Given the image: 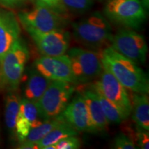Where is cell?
Returning a JSON list of instances; mask_svg holds the SVG:
<instances>
[{"label":"cell","instance_id":"6da1fadb","mask_svg":"<svg viewBox=\"0 0 149 149\" xmlns=\"http://www.w3.org/2000/svg\"><path fill=\"white\" fill-rule=\"evenodd\" d=\"M103 66L107 68L128 90L148 94V74L135 61L121 55L111 46L100 52Z\"/></svg>","mask_w":149,"mask_h":149},{"label":"cell","instance_id":"7a4b0ae2","mask_svg":"<svg viewBox=\"0 0 149 149\" xmlns=\"http://www.w3.org/2000/svg\"><path fill=\"white\" fill-rule=\"evenodd\" d=\"M75 40L88 49L101 52L111 44L112 27L107 18L99 11L72 24Z\"/></svg>","mask_w":149,"mask_h":149},{"label":"cell","instance_id":"3957f363","mask_svg":"<svg viewBox=\"0 0 149 149\" xmlns=\"http://www.w3.org/2000/svg\"><path fill=\"white\" fill-rule=\"evenodd\" d=\"M30 57L26 43L19 38L0 58V88L17 91Z\"/></svg>","mask_w":149,"mask_h":149},{"label":"cell","instance_id":"277c9868","mask_svg":"<svg viewBox=\"0 0 149 149\" xmlns=\"http://www.w3.org/2000/svg\"><path fill=\"white\" fill-rule=\"evenodd\" d=\"M104 14L109 22L125 29H140L146 19L139 0H107Z\"/></svg>","mask_w":149,"mask_h":149},{"label":"cell","instance_id":"5b68a950","mask_svg":"<svg viewBox=\"0 0 149 149\" xmlns=\"http://www.w3.org/2000/svg\"><path fill=\"white\" fill-rule=\"evenodd\" d=\"M75 90V85L72 84L52 81L36 102L43 122L60 115L69 103Z\"/></svg>","mask_w":149,"mask_h":149},{"label":"cell","instance_id":"8992f818","mask_svg":"<svg viewBox=\"0 0 149 149\" xmlns=\"http://www.w3.org/2000/svg\"><path fill=\"white\" fill-rule=\"evenodd\" d=\"M77 85L90 83L99 77L103 70L100 52L72 48L68 55Z\"/></svg>","mask_w":149,"mask_h":149},{"label":"cell","instance_id":"52a82bcc","mask_svg":"<svg viewBox=\"0 0 149 149\" xmlns=\"http://www.w3.org/2000/svg\"><path fill=\"white\" fill-rule=\"evenodd\" d=\"M17 17L24 29L31 28L42 32L64 29L69 23L68 15L40 5H35L31 10L20 11Z\"/></svg>","mask_w":149,"mask_h":149},{"label":"cell","instance_id":"ba28073f","mask_svg":"<svg viewBox=\"0 0 149 149\" xmlns=\"http://www.w3.org/2000/svg\"><path fill=\"white\" fill-rule=\"evenodd\" d=\"M110 46L135 63L144 64L148 47L142 35L133 29H123L113 35Z\"/></svg>","mask_w":149,"mask_h":149},{"label":"cell","instance_id":"9c48e42d","mask_svg":"<svg viewBox=\"0 0 149 149\" xmlns=\"http://www.w3.org/2000/svg\"><path fill=\"white\" fill-rule=\"evenodd\" d=\"M91 84L95 89L114 104L126 118L129 117L131 114L132 104L127 89L107 68L103 66L99 79Z\"/></svg>","mask_w":149,"mask_h":149},{"label":"cell","instance_id":"30bf717a","mask_svg":"<svg viewBox=\"0 0 149 149\" xmlns=\"http://www.w3.org/2000/svg\"><path fill=\"white\" fill-rule=\"evenodd\" d=\"M29 33L35 46L44 56L64 55L70 45V33L64 29L50 32H42L31 28L24 29Z\"/></svg>","mask_w":149,"mask_h":149},{"label":"cell","instance_id":"8fae6325","mask_svg":"<svg viewBox=\"0 0 149 149\" xmlns=\"http://www.w3.org/2000/svg\"><path fill=\"white\" fill-rule=\"evenodd\" d=\"M34 66L42 75L53 81H61L77 86L67 55L44 56L35 60Z\"/></svg>","mask_w":149,"mask_h":149},{"label":"cell","instance_id":"7c38bea8","mask_svg":"<svg viewBox=\"0 0 149 149\" xmlns=\"http://www.w3.org/2000/svg\"><path fill=\"white\" fill-rule=\"evenodd\" d=\"M85 84L78 86L77 91L82 95L86 104L88 113V132L95 134L106 133L109 124L102 109L97 93L91 82Z\"/></svg>","mask_w":149,"mask_h":149},{"label":"cell","instance_id":"4fadbf2b","mask_svg":"<svg viewBox=\"0 0 149 149\" xmlns=\"http://www.w3.org/2000/svg\"><path fill=\"white\" fill-rule=\"evenodd\" d=\"M21 27L13 11L0 7V58L20 38Z\"/></svg>","mask_w":149,"mask_h":149},{"label":"cell","instance_id":"5bb4252c","mask_svg":"<svg viewBox=\"0 0 149 149\" xmlns=\"http://www.w3.org/2000/svg\"><path fill=\"white\" fill-rule=\"evenodd\" d=\"M64 120L77 131L88 132V113L84 99L79 92L61 113Z\"/></svg>","mask_w":149,"mask_h":149},{"label":"cell","instance_id":"9a60e30c","mask_svg":"<svg viewBox=\"0 0 149 149\" xmlns=\"http://www.w3.org/2000/svg\"><path fill=\"white\" fill-rule=\"evenodd\" d=\"M52 81L53 80L42 75L37 69L33 68L30 70L29 77L24 86V97L37 102Z\"/></svg>","mask_w":149,"mask_h":149},{"label":"cell","instance_id":"2e32d148","mask_svg":"<svg viewBox=\"0 0 149 149\" xmlns=\"http://www.w3.org/2000/svg\"><path fill=\"white\" fill-rule=\"evenodd\" d=\"M131 104L132 118L135 124L149 131V100L147 94L133 93Z\"/></svg>","mask_w":149,"mask_h":149},{"label":"cell","instance_id":"e0dca14e","mask_svg":"<svg viewBox=\"0 0 149 149\" xmlns=\"http://www.w3.org/2000/svg\"><path fill=\"white\" fill-rule=\"evenodd\" d=\"M21 98L17 91H8L5 99V123L11 137L15 136L16 120Z\"/></svg>","mask_w":149,"mask_h":149},{"label":"cell","instance_id":"ac0fdd59","mask_svg":"<svg viewBox=\"0 0 149 149\" xmlns=\"http://www.w3.org/2000/svg\"><path fill=\"white\" fill-rule=\"evenodd\" d=\"M78 135L79 132L64 120L36 144L38 149H44L49 145L55 144L61 139L69 136H77Z\"/></svg>","mask_w":149,"mask_h":149},{"label":"cell","instance_id":"d6986e66","mask_svg":"<svg viewBox=\"0 0 149 149\" xmlns=\"http://www.w3.org/2000/svg\"><path fill=\"white\" fill-rule=\"evenodd\" d=\"M93 88L95 89L94 87ZM95 91L97 93V96L99 102L101 105L102 109L105 115L108 124H119L127 119L114 104L110 102L107 98H106L101 93L99 92L96 89H95Z\"/></svg>","mask_w":149,"mask_h":149},{"label":"cell","instance_id":"ffe728a7","mask_svg":"<svg viewBox=\"0 0 149 149\" xmlns=\"http://www.w3.org/2000/svg\"><path fill=\"white\" fill-rule=\"evenodd\" d=\"M64 120V119L63 118L62 115L61 114L55 118L44 121L39 126L31 128L26 138L24 141L33 143L38 142L42 138H44L50 131H51L54 128L56 127Z\"/></svg>","mask_w":149,"mask_h":149},{"label":"cell","instance_id":"44dd1931","mask_svg":"<svg viewBox=\"0 0 149 149\" xmlns=\"http://www.w3.org/2000/svg\"><path fill=\"white\" fill-rule=\"evenodd\" d=\"M18 115L27 120L32 124V128L39 126L43 122L36 102L24 97L21 99Z\"/></svg>","mask_w":149,"mask_h":149},{"label":"cell","instance_id":"7402d4cb","mask_svg":"<svg viewBox=\"0 0 149 149\" xmlns=\"http://www.w3.org/2000/svg\"><path fill=\"white\" fill-rule=\"evenodd\" d=\"M68 11L76 14H83L88 12L93 6V0H62Z\"/></svg>","mask_w":149,"mask_h":149},{"label":"cell","instance_id":"603a6c76","mask_svg":"<svg viewBox=\"0 0 149 149\" xmlns=\"http://www.w3.org/2000/svg\"><path fill=\"white\" fill-rule=\"evenodd\" d=\"M112 148L114 149H135L138 148L133 139L127 134L120 133L113 139Z\"/></svg>","mask_w":149,"mask_h":149},{"label":"cell","instance_id":"cb8c5ba5","mask_svg":"<svg viewBox=\"0 0 149 149\" xmlns=\"http://www.w3.org/2000/svg\"><path fill=\"white\" fill-rule=\"evenodd\" d=\"M136 129L134 133L133 139L135 144L139 146V148H149V134L148 131L143 129L136 125Z\"/></svg>","mask_w":149,"mask_h":149},{"label":"cell","instance_id":"d4e9b609","mask_svg":"<svg viewBox=\"0 0 149 149\" xmlns=\"http://www.w3.org/2000/svg\"><path fill=\"white\" fill-rule=\"evenodd\" d=\"M35 5L47 7L62 14L68 15V11L64 6L62 0H32Z\"/></svg>","mask_w":149,"mask_h":149},{"label":"cell","instance_id":"484cf974","mask_svg":"<svg viewBox=\"0 0 149 149\" xmlns=\"http://www.w3.org/2000/svg\"><path fill=\"white\" fill-rule=\"evenodd\" d=\"M56 149H77L81 147L80 139L76 136H69L55 143Z\"/></svg>","mask_w":149,"mask_h":149},{"label":"cell","instance_id":"4316f807","mask_svg":"<svg viewBox=\"0 0 149 149\" xmlns=\"http://www.w3.org/2000/svg\"><path fill=\"white\" fill-rule=\"evenodd\" d=\"M27 0H0V6L9 9L18 8L23 6Z\"/></svg>","mask_w":149,"mask_h":149},{"label":"cell","instance_id":"83f0119b","mask_svg":"<svg viewBox=\"0 0 149 149\" xmlns=\"http://www.w3.org/2000/svg\"><path fill=\"white\" fill-rule=\"evenodd\" d=\"M18 148L21 149H38L37 145L36 143L29 142V141H23L20 142V144L19 145Z\"/></svg>","mask_w":149,"mask_h":149},{"label":"cell","instance_id":"f1b7e54d","mask_svg":"<svg viewBox=\"0 0 149 149\" xmlns=\"http://www.w3.org/2000/svg\"><path fill=\"white\" fill-rule=\"evenodd\" d=\"M141 3V5L143 6L145 10H148L149 8V0H139Z\"/></svg>","mask_w":149,"mask_h":149},{"label":"cell","instance_id":"f546056e","mask_svg":"<svg viewBox=\"0 0 149 149\" xmlns=\"http://www.w3.org/2000/svg\"><path fill=\"white\" fill-rule=\"evenodd\" d=\"M0 141H1V134H0Z\"/></svg>","mask_w":149,"mask_h":149}]
</instances>
